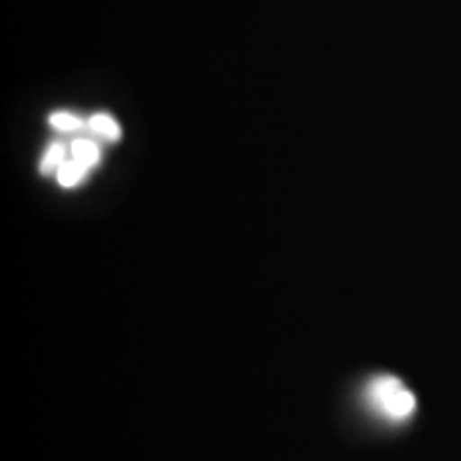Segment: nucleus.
I'll use <instances>...</instances> for the list:
<instances>
[{
	"instance_id": "obj_5",
	"label": "nucleus",
	"mask_w": 461,
	"mask_h": 461,
	"mask_svg": "<svg viewBox=\"0 0 461 461\" xmlns=\"http://www.w3.org/2000/svg\"><path fill=\"white\" fill-rule=\"evenodd\" d=\"M87 122L93 135H96L103 144H116L122 140V125L118 123L115 116L106 112H96L87 116Z\"/></svg>"
},
{
	"instance_id": "obj_3",
	"label": "nucleus",
	"mask_w": 461,
	"mask_h": 461,
	"mask_svg": "<svg viewBox=\"0 0 461 461\" xmlns=\"http://www.w3.org/2000/svg\"><path fill=\"white\" fill-rule=\"evenodd\" d=\"M70 158V144L64 139H53L47 144L43 150L40 163H38V173L43 178L57 176L59 169L66 165L67 159Z\"/></svg>"
},
{
	"instance_id": "obj_4",
	"label": "nucleus",
	"mask_w": 461,
	"mask_h": 461,
	"mask_svg": "<svg viewBox=\"0 0 461 461\" xmlns=\"http://www.w3.org/2000/svg\"><path fill=\"white\" fill-rule=\"evenodd\" d=\"M50 127L55 131V132L60 133V135H68V137H79V135H87L91 132L89 129V122L87 118L74 113V112H68V110H55L50 113L47 118Z\"/></svg>"
},
{
	"instance_id": "obj_6",
	"label": "nucleus",
	"mask_w": 461,
	"mask_h": 461,
	"mask_svg": "<svg viewBox=\"0 0 461 461\" xmlns=\"http://www.w3.org/2000/svg\"><path fill=\"white\" fill-rule=\"evenodd\" d=\"M91 167H87V166L83 165V163H79L77 159H74L72 156L68 158L66 161V165L62 166L60 169H59V173H57V182L59 185L62 186V188H66V190H72V188H77L79 185H83L87 178H89V175H91Z\"/></svg>"
},
{
	"instance_id": "obj_1",
	"label": "nucleus",
	"mask_w": 461,
	"mask_h": 461,
	"mask_svg": "<svg viewBox=\"0 0 461 461\" xmlns=\"http://www.w3.org/2000/svg\"><path fill=\"white\" fill-rule=\"evenodd\" d=\"M366 407L379 419L400 424L412 417L417 409V400L402 379L392 375H378L369 379L364 386Z\"/></svg>"
},
{
	"instance_id": "obj_2",
	"label": "nucleus",
	"mask_w": 461,
	"mask_h": 461,
	"mask_svg": "<svg viewBox=\"0 0 461 461\" xmlns=\"http://www.w3.org/2000/svg\"><path fill=\"white\" fill-rule=\"evenodd\" d=\"M70 156L77 159L79 163L95 169L101 165L103 159V142L99 140L96 135L87 133V135H79V137H70Z\"/></svg>"
}]
</instances>
